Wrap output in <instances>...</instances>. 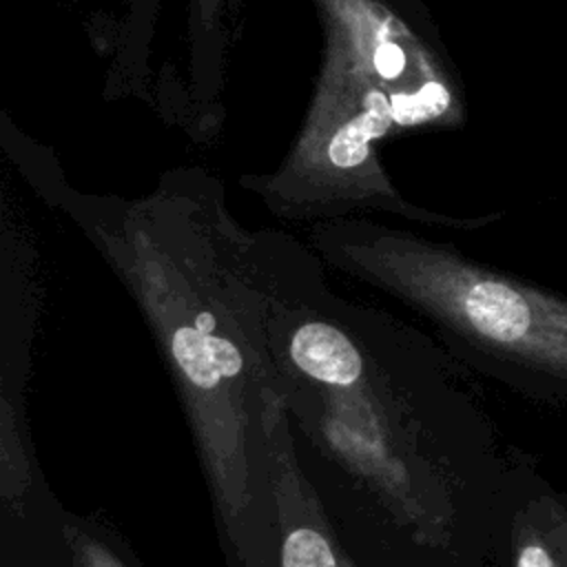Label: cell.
<instances>
[{
  "mask_svg": "<svg viewBox=\"0 0 567 567\" xmlns=\"http://www.w3.org/2000/svg\"><path fill=\"white\" fill-rule=\"evenodd\" d=\"M390 106H392V117L399 124L423 122L439 115L447 106V91L436 82H427L416 93L392 95Z\"/></svg>",
  "mask_w": 567,
  "mask_h": 567,
  "instance_id": "cell-9",
  "label": "cell"
},
{
  "mask_svg": "<svg viewBox=\"0 0 567 567\" xmlns=\"http://www.w3.org/2000/svg\"><path fill=\"white\" fill-rule=\"evenodd\" d=\"M233 244L297 458L359 567H467L476 461L450 357L299 246Z\"/></svg>",
  "mask_w": 567,
  "mask_h": 567,
  "instance_id": "cell-1",
  "label": "cell"
},
{
  "mask_svg": "<svg viewBox=\"0 0 567 567\" xmlns=\"http://www.w3.org/2000/svg\"><path fill=\"white\" fill-rule=\"evenodd\" d=\"M392 106L381 93L365 97V111L341 126L330 142V162L339 168H354L368 155V142L379 137L390 126Z\"/></svg>",
  "mask_w": 567,
  "mask_h": 567,
  "instance_id": "cell-8",
  "label": "cell"
},
{
  "mask_svg": "<svg viewBox=\"0 0 567 567\" xmlns=\"http://www.w3.org/2000/svg\"><path fill=\"white\" fill-rule=\"evenodd\" d=\"M64 534L75 567H146L128 538L100 512L62 509Z\"/></svg>",
  "mask_w": 567,
  "mask_h": 567,
  "instance_id": "cell-7",
  "label": "cell"
},
{
  "mask_svg": "<svg viewBox=\"0 0 567 567\" xmlns=\"http://www.w3.org/2000/svg\"><path fill=\"white\" fill-rule=\"evenodd\" d=\"M319 252L346 275L425 319L481 361L567 377V301L425 241L372 228H332Z\"/></svg>",
  "mask_w": 567,
  "mask_h": 567,
  "instance_id": "cell-3",
  "label": "cell"
},
{
  "mask_svg": "<svg viewBox=\"0 0 567 567\" xmlns=\"http://www.w3.org/2000/svg\"><path fill=\"white\" fill-rule=\"evenodd\" d=\"M512 567H567V509L549 496L516 509L509 525Z\"/></svg>",
  "mask_w": 567,
  "mask_h": 567,
  "instance_id": "cell-6",
  "label": "cell"
},
{
  "mask_svg": "<svg viewBox=\"0 0 567 567\" xmlns=\"http://www.w3.org/2000/svg\"><path fill=\"white\" fill-rule=\"evenodd\" d=\"M270 445L279 567H359L297 458L288 412Z\"/></svg>",
  "mask_w": 567,
  "mask_h": 567,
  "instance_id": "cell-5",
  "label": "cell"
},
{
  "mask_svg": "<svg viewBox=\"0 0 567 567\" xmlns=\"http://www.w3.org/2000/svg\"><path fill=\"white\" fill-rule=\"evenodd\" d=\"M100 239L175 388L226 567H279L270 436L286 405L233 239L151 224Z\"/></svg>",
  "mask_w": 567,
  "mask_h": 567,
  "instance_id": "cell-2",
  "label": "cell"
},
{
  "mask_svg": "<svg viewBox=\"0 0 567 567\" xmlns=\"http://www.w3.org/2000/svg\"><path fill=\"white\" fill-rule=\"evenodd\" d=\"M374 66L383 78H396L405 66V55L396 44L385 42L374 51Z\"/></svg>",
  "mask_w": 567,
  "mask_h": 567,
  "instance_id": "cell-10",
  "label": "cell"
},
{
  "mask_svg": "<svg viewBox=\"0 0 567 567\" xmlns=\"http://www.w3.org/2000/svg\"><path fill=\"white\" fill-rule=\"evenodd\" d=\"M42 297L33 264L7 257L0 272V505L22 503L44 478L27 421Z\"/></svg>",
  "mask_w": 567,
  "mask_h": 567,
  "instance_id": "cell-4",
  "label": "cell"
}]
</instances>
